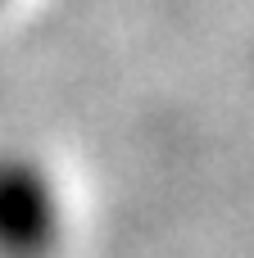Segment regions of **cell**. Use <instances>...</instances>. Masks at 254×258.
<instances>
[{
	"mask_svg": "<svg viewBox=\"0 0 254 258\" xmlns=\"http://www.w3.org/2000/svg\"><path fill=\"white\" fill-rule=\"evenodd\" d=\"M59 186L36 159L0 154V258H45L59 245Z\"/></svg>",
	"mask_w": 254,
	"mask_h": 258,
	"instance_id": "cell-1",
	"label": "cell"
}]
</instances>
